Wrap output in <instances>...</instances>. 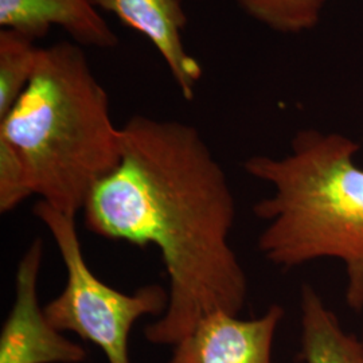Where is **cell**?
<instances>
[{
  "instance_id": "obj_1",
  "label": "cell",
  "mask_w": 363,
  "mask_h": 363,
  "mask_svg": "<svg viewBox=\"0 0 363 363\" xmlns=\"http://www.w3.org/2000/svg\"><path fill=\"white\" fill-rule=\"evenodd\" d=\"M82 213L88 232L160 252L169 304L144 328L150 343L174 346L210 313L244 310L247 273L229 242L235 198L193 125L130 117L116 169L96 184Z\"/></svg>"
},
{
  "instance_id": "obj_2",
  "label": "cell",
  "mask_w": 363,
  "mask_h": 363,
  "mask_svg": "<svg viewBox=\"0 0 363 363\" xmlns=\"http://www.w3.org/2000/svg\"><path fill=\"white\" fill-rule=\"evenodd\" d=\"M359 144L337 132L301 130L284 156H250L242 167L271 186L253 205L265 222L262 256L283 269L316 259L343 262L346 304L363 310V169Z\"/></svg>"
},
{
  "instance_id": "obj_3",
  "label": "cell",
  "mask_w": 363,
  "mask_h": 363,
  "mask_svg": "<svg viewBox=\"0 0 363 363\" xmlns=\"http://www.w3.org/2000/svg\"><path fill=\"white\" fill-rule=\"evenodd\" d=\"M0 138L21 156L34 195L74 217L121 159L108 93L73 42L42 48L34 77L0 118Z\"/></svg>"
},
{
  "instance_id": "obj_4",
  "label": "cell",
  "mask_w": 363,
  "mask_h": 363,
  "mask_svg": "<svg viewBox=\"0 0 363 363\" xmlns=\"http://www.w3.org/2000/svg\"><path fill=\"white\" fill-rule=\"evenodd\" d=\"M34 214L52 234L66 269L62 292L45 312L57 330L73 333L104 352L108 363H130L132 327L144 316L160 318L169 304V291L148 284L124 294L99 279L84 257L76 217L39 201Z\"/></svg>"
},
{
  "instance_id": "obj_5",
  "label": "cell",
  "mask_w": 363,
  "mask_h": 363,
  "mask_svg": "<svg viewBox=\"0 0 363 363\" xmlns=\"http://www.w3.org/2000/svg\"><path fill=\"white\" fill-rule=\"evenodd\" d=\"M43 241L35 238L19 259L15 298L0 331V363H82L88 352L57 330L39 304Z\"/></svg>"
},
{
  "instance_id": "obj_6",
  "label": "cell",
  "mask_w": 363,
  "mask_h": 363,
  "mask_svg": "<svg viewBox=\"0 0 363 363\" xmlns=\"http://www.w3.org/2000/svg\"><path fill=\"white\" fill-rule=\"evenodd\" d=\"M283 316L279 304L255 319L213 312L172 346L167 363H272L273 340Z\"/></svg>"
},
{
  "instance_id": "obj_7",
  "label": "cell",
  "mask_w": 363,
  "mask_h": 363,
  "mask_svg": "<svg viewBox=\"0 0 363 363\" xmlns=\"http://www.w3.org/2000/svg\"><path fill=\"white\" fill-rule=\"evenodd\" d=\"M91 3L148 39L160 54L169 74L186 100L194 99L203 70L187 52L183 30L187 15L181 0H91Z\"/></svg>"
},
{
  "instance_id": "obj_8",
  "label": "cell",
  "mask_w": 363,
  "mask_h": 363,
  "mask_svg": "<svg viewBox=\"0 0 363 363\" xmlns=\"http://www.w3.org/2000/svg\"><path fill=\"white\" fill-rule=\"evenodd\" d=\"M0 26L38 39L61 27L79 46L112 49L118 37L91 0H0Z\"/></svg>"
},
{
  "instance_id": "obj_9",
  "label": "cell",
  "mask_w": 363,
  "mask_h": 363,
  "mask_svg": "<svg viewBox=\"0 0 363 363\" xmlns=\"http://www.w3.org/2000/svg\"><path fill=\"white\" fill-rule=\"evenodd\" d=\"M301 351L304 363H363L362 339L347 334L319 292L303 284L300 294Z\"/></svg>"
},
{
  "instance_id": "obj_10",
  "label": "cell",
  "mask_w": 363,
  "mask_h": 363,
  "mask_svg": "<svg viewBox=\"0 0 363 363\" xmlns=\"http://www.w3.org/2000/svg\"><path fill=\"white\" fill-rule=\"evenodd\" d=\"M40 52L35 39L10 28L0 30V118L9 113L34 77Z\"/></svg>"
},
{
  "instance_id": "obj_11",
  "label": "cell",
  "mask_w": 363,
  "mask_h": 363,
  "mask_svg": "<svg viewBox=\"0 0 363 363\" xmlns=\"http://www.w3.org/2000/svg\"><path fill=\"white\" fill-rule=\"evenodd\" d=\"M259 25L284 35L313 30L322 21L327 0H234Z\"/></svg>"
},
{
  "instance_id": "obj_12",
  "label": "cell",
  "mask_w": 363,
  "mask_h": 363,
  "mask_svg": "<svg viewBox=\"0 0 363 363\" xmlns=\"http://www.w3.org/2000/svg\"><path fill=\"white\" fill-rule=\"evenodd\" d=\"M34 195L26 167L11 144L0 138V213L18 208Z\"/></svg>"
},
{
  "instance_id": "obj_13",
  "label": "cell",
  "mask_w": 363,
  "mask_h": 363,
  "mask_svg": "<svg viewBox=\"0 0 363 363\" xmlns=\"http://www.w3.org/2000/svg\"><path fill=\"white\" fill-rule=\"evenodd\" d=\"M361 339H362V342H363V333H362V337H361Z\"/></svg>"
}]
</instances>
